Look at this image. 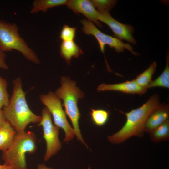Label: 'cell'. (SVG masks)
<instances>
[{
    "mask_svg": "<svg viewBox=\"0 0 169 169\" xmlns=\"http://www.w3.org/2000/svg\"><path fill=\"white\" fill-rule=\"evenodd\" d=\"M76 27L64 25L60 33V38L62 41L74 40L76 34Z\"/></svg>",
    "mask_w": 169,
    "mask_h": 169,
    "instance_id": "22",
    "label": "cell"
},
{
    "mask_svg": "<svg viewBox=\"0 0 169 169\" xmlns=\"http://www.w3.org/2000/svg\"><path fill=\"white\" fill-rule=\"evenodd\" d=\"M90 1L94 7L97 9V11L109 12L117 2L115 0H90Z\"/></svg>",
    "mask_w": 169,
    "mask_h": 169,
    "instance_id": "21",
    "label": "cell"
},
{
    "mask_svg": "<svg viewBox=\"0 0 169 169\" xmlns=\"http://www.w3.org/2000/svg\"><path fill=\"white\" fill-rule=\"evenodd\" d=\"M60 83L61 86L57 89L54 94L63 100V105L64 108L65 113L71 122L78 140L87 147L79 129V122L80 114L78 106V99L83 98L84 94L76 86V82L69 77H62Z\"/></svg>",
    "mask_w": 169,
    "mask_h": 169,
    "instance_id": "3",
    "label": "cell"
},
{
    "mask_svg": "<svg viewBox=\"0 0 169 169\" xmlns=\"http://www.w3.org/2000/svg\"><path fill=\"white\" fill-rule=\"evenodd\" d=\"M169 116V106L163 104L149 115L145 123L144 131L149 133L168 120Z\"/></svg>",
    "mask_w": 169,
    "mask_h": 169,
    "instance_id": "12",
    "label": "cell"
},
{
    "mask_svg": "<svg viewBox=\"0 0 169 169\" xmlns=\"http://www.w3.org/2000/svg\"><path fill=\"white\" fill-rule=\"evenodd\" d=\"M147 89L139 85L134 80L127 81L125 82L112 84L103 83L97 88L98 91L112 90L120 91L129 94H137L142 95L144 94Z\"/></svg>",
    "mask_w": 169,
    "mask_h": 169,
    "instance_id": "11",
    "label": "cell"
},
{
    "mask_svg": "<svg viewBox=\"0 0 169 169\" xmlns=\"http://www.w3.org/2000/svg\"><path fill=\"white\" fill-rule=\"evenodd\" d=\"M8 169H20L18 167L12 165H10Z\"/></svg>",
    "mask_w": 169,
    "mask_h": 169,
    "instance_id": "27",
    "label": "cell"
},
{
    "mask_svg": "<svg viewBox=\"0 0 169 169\" xmlns=\"http://www.w3.org/2000/svg\"><path fill=\"white\" fill-rule=\"evenodd\" d=\"M9 166V164L6 163L3 165L0 164V169H8Z\"/></svg>",
    "mask_w": 169,
    "mask_h": 169,
    "instance_id": "26",
    "label": "cell"
},
{
    "mask_svg": "<svg viewBox=\"0 0 169 169\" xmlns=\"http://www.w3.org/2000/svg\"><path fill=\"white\" fill-rule=\"evenodd\" d=\"M16 134L14 129L6 120L0 128V150L3 152L8 149Z\"/></svg>",
    "mask_w": 169,
    "mask_h": 169,
    "instance_id": "14",
    "label": "cell"
},
{
    "mask_svg": "<svg viewBox=\"0 0 169 169\" xmlns=\"http://www.w3.org/2000/svg\"><path fill=\"white\" fill-rule=\"evenodd\" d=\"M91 119L93 123L98 126H102L107 122L110 113L102 109L91 108L90 113Z\"/></svg>",
    "mask_w": 169,
    "mask_h": 169,
    "instance_id": "19",
    "label": "cell"
},
{
    "mask_svg": "<svg viewBox=\"0 0 169 169\" xmlns=\"http://www.w3.org/2000/svg\"><path fill=\"white\" fill-rule=\"evenodd\" d=\"M82 25V32L87 35H92L97 40L100 50L104 53L105 46L108 45L110 47L114 48L117 53L123 52L126 49L135 55L138 53L133 50V48L127 43H125L115 37L105 34L100 30L93 23L88 19H83L80 21Z\"/></svg>",
    "mask_w": 169,
    "mask_h": 169,
    "instance_id": "8",
    "label": "cell"
},
{
    "mask_svg": "<svg viewBox=\"0 0 169 169\" xmlns=\"http://www.w3.org/2000/svg\"><path fill=\"white\" fill-rule=\"evenodd\" d=\"M163 104L160 100L159 95L155 94L141 106L133 109L128 112L119 110L126 117V121L122 128L107 139L111 143L120 144L132 136L142 137L144 135L146 121L151 114Z\"/></svg>",
    "mask_w": 169,
    "mask_h": 169,
    "instance_id": "2",
    "label": "cell"
},
{
    "mask_svg": "<svg viewBox=\"0 0 169 169\" xmlns=\"http://www.w3.org/2000/svg\"><path fill=\"white\" fill-rule=\"evenodd\" d=\"M39 99L52 115L55 125L64 130L65 134L64 141L67 142L73 139L75 136V132L67 119L60 99L51 91L46 94H41Z\"/></svg>",
    "mask_w": 169,
    "mask_h": 169,
    "instance_id": "6",
    "label": "cell"
},
{
    "mask_svg": "<svg viewBox=\"0 0 169 169\" xmlns=\"http://www.w3.org/2000/svg\"><path fill=\"white\" fill-rule=\"evenodd\" d=\"M166 64L161 74L155 79L151 81L149 84L148 88L155 87L169 88V53L166 57Z\"/></svg>",
    "mask_w": 169,
    "mask_h": 169,
    "instance_id": "18",
    "label": "cell"
},
{
    "mask_svg": "<svg viewBox=\"0 0 169 169\" xmlns=\"http://www.w3.org/2000/svg\"><path fill=\"white\" fill-rule=\"evenodd\" d=\"M156 66V63L153 62L146 70L138 75L134 80L141 87L147 89L149 84L152 81L151 79Z\"/></svg>",
    "mask_w": 169,
    "mask_h": 169,
    "instance_id": "17",
    "label": "cell"
},
{
    "mask_svg": "<svg viewBox=\"0 0 169 169\" xmlns=\"http://www.w3.org/2000/svg\"><path fill=\"white\" fill-rule=\"evenodd\" d=\"M61 56L64 59L68 65L73 57L77 58L83 54L80 47L74 40L62 41L60 46Z\"/></svg>",
    "mask_w": 169,
    "mask_h": 169,
    "instance_id": "13",
    "label": "cell"
},
{
    "mask_svg": "<svg viewBox=\"0 0 169 169\" xmlns=\"http://www.w3.org/2000/svg\"><path fill=\"white\" fill-rule=\"evenodd\" d=\"M37 169H53L46 166L44 164H39L38 165Z\"/></svg>",
    "mask_w": 169,
    "mask_h": 169,
    "instance_id": "25",
    "label": "cell"
},
{
    "mask_svg": "<svg viewBox=\"0 0 169 169\" xmlns=\"http://www.w3.org/2000/svg\"><path fill=\"white\" fill-rule=\"evenodd\" d=\"M41 114V119L38 126L43 127V137L46 144L44 160L47 161L60 150L62 144L59 138V128L53 124L51 115L46 107L42 109Z\"/></svg>",
    "mask_w": 169,
    "mask_h": 169,
    "instance_id": "7",
    "label": "cell"
},
{
    "mask_svg": "<svg viewBox=\"0 0 169 169\" xmlns=\"http://www.w3.org/2000/svg\"><path fill=\"white\" fill-rule=\"evenodd\" d=\"M97 11L98 20L109 26L115 37L121 40H124L133 44H136V41L133 36L134 28L132 26L119 22L114 18L109 12Z\"/></svg>",
    "mask_w": 169,
    "mask_h": 169,
    "instance_id": "9",
    "label": "cell"
},
{
    "mask_svg": "<svg viewBox=\"0 0 169 169\" xmlns=\"http://www.w3.org/2000/svg\"><path fill=\"white\" fill-rule=\"evenodd\" d=\"M36 138L31 131L17 133L10 148L3 151L2 158L5 163L20 169H27L25 155L33 154L37 149Z\"/></svg>",
    "mask_w": 169,
    "mask_h": 169,
    "instance_id": "5",
    "label": "cell"
},
{
    "mask_svg": "<svg viewBox=\"0 0 169 169\" xmlns=\"http://www.w3.org/2000/svg\"><path fill=\"white\" fill-rule=\"evenodd\" d=\"M13 91L9 104L2 110L6 120L14 129L17 133L24 132L30 123H39L41 116L34 114L27 102L26 92L22 88V80L18 77L13 81Z\"/></svg>",
    "mask_w": 169,
    "mask_h": 169,
    "instance_id": "1",
    "label": "cell"
},
{
    "mask_svg": "<svg viewBox=\"0 0 169 169\" xmlns=\"http://www.w3.org/2000/svg\"><path fill=\"white\" fill-rule=\"evenodd\" d=\"M19 28L14 23L0 20V49L3 52L15 50L28 60L36 64L40 61L36 53L20 36Z\"/></svg>",
    "mask_w": 169,
    "mask_h": 169,
    "instance_id": "4",
    "label": "cell"
},
{
    "mask_svg": "<svg viewBox=\"0 0 169 169\" xmlns=\"http://www.w3.org/2000/svg\"><path fill=\"white\" fill-rule=\"evenodd\" d=\"M67 0H35L32 3V7L30 11L31 14L40 11L45 12L49 8L65 5Z\"/></svg>",
    "mask_w": 169,
    "mask_h": 169,
    "instance_id": "15",
    "label": "cell"
},
{
    "mask_svg": "<svg viewBox=\"0 0 169 169\" xmlns=\"http://www.w3.org/2000/svg\"><path fill=\"white\" fill-rule=\"evenodd\" d=\"M6 55L5 53L0 49V68L7 70L8 69V67L6 63Z\"/></svg>",
    "mask_w": 169,
    "mask_h": 169,
    "instance_id": "23",
    "label": "cell"
},
{
    "mask_svg": "<svg viewBox=\"0 0 169 169\" xmlns=\"http://www.w3.org/2000/svg\"><path fill=\"white\" fill-rule=\"evenodd\" d=\"M8 83L6 80L0 75V110L3 107L8 105L9 95L7 90Z\"/></svg>",
    "mask_w": 169,
    "mask_h": 169,
    "instance_id": "20",
    "label": "cell"
},
{
    "mask_svg": "<svg viewBox=\"0 0 169 169\" xmlns=\"http://www.w3.org/2000/svg\"><path fill=\"white\" fill-rule=\"evenodd\" d=\"M6 121L2 110H0V128Z\"/></svg>",
    "mask_w": 169,
    "mask_h": 169,
    "instance_id": "24",
    "label": "cell"
},
{
    "mask_svg": "<svg viewBox=\"0 0 169 169\" xmlns=\"http://www.w3.org/2000/svg\"><path fill=\"white\" fill-rule=\"evenodd\" d=\"M65 5L75 14L81 13L97 26L100 28L102 27V25L97 18L98 11L90 0H68Z\"/></svg>",
    "mask_w": 169,
    "mask_h": 169,
    "instance_id": "10",
    "label": "cell"
},
{
    "mask_svg": "<svg viewBox=\"0 0 169 169\" xmlns=\"http://www.w3.org/2000/svg\"><path fill=\"white\" fill-rule=\"evenodd\" d=\"M149 134L151 140L155 143L168 140L169 138V119Z\"/></svg>",
    "mask_w": 169,
    "mask_h": 169,
    "instance_id": "16",
    "label": "cell"
}]
</instances>
